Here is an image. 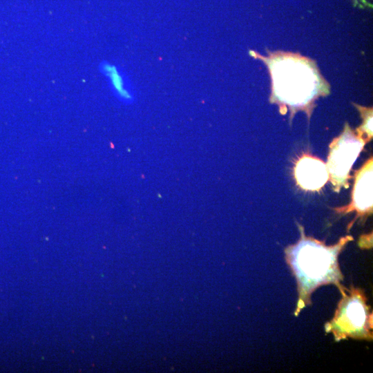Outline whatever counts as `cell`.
<instances>
[{"label":"cell","mask_w":373,"mask_h":373,"mask_svg":"<svg viewBox=\"0 0 373 373\" xmlns=\"http://www.w3.org/2000/svg\"><path fill=\"white\" fill-rule=\"evenodd\" d=\"M295 175L303 188L317 190L327 181V168L323 162L317 159L305 157L298 162Z\"/></svg>","instance_id":"cell-4"},{"label":"cell","mask_w":373,"mask_h":373,"mask_svg":"<svg viewBox=\"0 0 373 373\" xmlns=\"http://www.w3.org/2000/svg\"><path fill=\"white\" fill-rule=\"evenodd\" d=\"M274 92L282 102L294 106L309 102L316 95L319 81L314 69L304 59L277 58L270 65Z\"/></svg>","instance_id":"cell-1"},{"label":"cell","mask_w":373,"mask_h":373,"mask_svg":"<svg viewBox=\"0 0 373 373\" xmlns=\"http://www.w3.org/2000/svg\"><path fill=\"white\" fill-rule=\"evenodd\" d=\"M101 70L110 80V84L116 97L123 103L129 104L133 100V95L126 87L123 76L118 69L110 64H102Z\"/></svg>","instance_id":"cell-6"},{"label":"cell","mask_w":373,"mask_h":373,"mask_svg":"<svg viewBox=\"0 0 373 373\" xmlns=\"http://www.w3.org/2000/svg\"><path fill=\"white\" fill-rule=\"evenodd\" d=\"M363 143L350 135L342 137L333 146L328 161V171L334 181H343L361 152Z\"/></svg>","instance_id":"cell-3"},{"label":"cell","mask_w":373,"mask_h":373,"mask_svg":"<svg viewBox=\"0 0 373 373\" xmlns=\"http://www.w3.org/2000/svg\"><path fill=\"white\" fill-rule=\"evenodd\" d=\"M345 316L348 322L355 328L363 326L365 321V309L358 300H352L347 305Z\"/></svg>","instance_id":"cell-7"},{"label":"cell","mask_w":373,"mask_h":373,"mask_svg":"<svg viewBox=\"0 0 373 373\" xmlns=\"http://www.w3.org/2000/svg\"><path fill=\"white\" fill-rule=\"evenodd\" d=\"M294 265L299 274L310 281H320L329 272L333 257L324 247L312 242H304L294 253Z\"/></svg>","instance_id":"cell-2"},{"label":"cell","mask_w":373,"mask_h":373,"mask_svg":"<svg viewBox=\"0 0 373 373\" xmlns=\"http://www.w3.org/2000/svg\"><path fill=\"white\" fill-rule=\"evenodd\" d=\"M354 201L355 206L365 210L372 205V166L369 165L359 175L356 181Z\"/></svg>","instance_id":"cell-5"}]
</instances>
